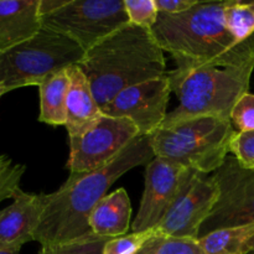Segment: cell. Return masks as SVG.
<instances>
[{"instance_id":"1","label":"cell","mask_w":254,"mask_h":254,"mask_svg":"<svg viewBox=\"0 0 254 254\" xmlns=\"http://www.w3.org/2000/svg\"><path fill=\"white\" fill-rule=\"evenodd\" d=\"M155 158L150 135L134 139L118 156L102 168L71 174L55 192L46 195V205L34 241L40 245L67 242L91 232L88 218L114 183L135 166L148 165Z\"/></svg>"},{"instance_id":"2","label":"cell","mask_w":254,"mask_h":254,"mask_svg":"<svg viewBox=\"0 0 254 254\" xmlns=\"http://www.w3.org/2000/svg\"><path fill=\"white\" fill-rule=\"evenodd\" d=\"M77 66L101 109L126 88L168 73L164 51L151 30L130 22L87 50Z\"/></svg>"},{"instance_id":"3","label":"cell","mask_w":254,"mask_h":254,"mask_svg":"<svg viewBox=\"0 0 254 254\" xmlns=\"http://www.w3.org/2000/svg\"><path fill=\"white\" fill-rule=\"evenodd\" d=\"M226 1H198L181 14H159L151 34L178 68L237 67V46L225 24Z\"/></svg>"},{"instance_id":"4","label":"cell","mask_w":254,"mask_h":254,"mask_svg":"<svg viewBox=\"0 0 254 254\" xmlns=\"http://www.w3.org/2000/svg\"><path fill=\"white\" fill-rule=\"evenodd\" d=\"M253 69L254 62H250L237 67H176L168 72L171 92L180 103L168 113L160 129L201 117L231 121L236 104L250 93Z\"/></svg>"},{"instance_id":"5","label":"cell","mask_w":254,"mask_h":254,"mask_svg":"<svg viewBox=\"0 0 254 254\" xmlns=\"http://www.w3.org/2000/svg\"><path fill=\"white\" fill-rule=\"evenodd\" d=\"M236 133L231 121L201 117L159 129L150 143L155 158L210 175L225 163Z\"/></svg>"},{"instance_id":"6","label":"cell","mask_w":254,"mask_h":254,"mask_svg":"<svg viewBox=\"0 0 254 254\" xmlns=\"http://www.w3.org/2000/svg\"><path fill=\"white\" fill-rule=\"evenodd\" d=\"M84 54L69 37L41 27L31 39L0 52V83L10 91L39 87L50 74L79 64Z\"/></svg>"},{"instance_id":"7","label":"cell","mask_w":254,"mask_h":254,"mask_svg":"<svg viewBox=\"0 0 254 254\" xmlns=\"http://www.w3.org/2000/svg\"><path fill=\"white\" fill-rule=\"evenodd\" d=\"M127 24L124 0H68L41 17L42 27L69 37L84 51Z\"/></svg>"},{"instance_id":"8","label":"cell","mask_w":254,"mask_h":254,"mask_svg":"<svg viewBox=\"0 0 254 254\" xmlns=\"http://www.w3.org/2000/svg\"><path fill=\"white\" fill-rule=\"evenodd\" d=\"M213 176L220 193L212 211L201 226L198 238L222 228L254 223V169L247 168L235 156L228 155Z\"/></svg>"},{"instance_id":"9","label":"cell","mask_w":254,"mask_h":254,"mask_svg":"<svg viewBox=\"0 0 254 254\" xmlns=\"http://www.w3.org/2000/svg\"><path fill=\"white\" fill-rule=\"evenodd\" d=\"M197 171L154 158L146 165L145 186L133 232L153 231L189 190Z\"/></svg>"},{"instance_id":"10","label":"cell","mask_w":254,"mask_h":254,"mask_svg":"<svg viewBox=\"0 0 254 254\" xmlns=\"http://www.w3.org/2000/svg\"><path fill=\"white\" fill-rule=\"evenodd\" d=\"M139 136L130 121L103 114L91 129L69 139L67 169L71 174H84L102 168Z\"/></svg>"},{"instance_id":"11","label":"cell","mask_w":254,"mask_h":254,"mask_svg":"<svg viewBox=\"0 0 254 254\" xmlns=\"http://www.w3.org/2000/svg\"><path fill=\"white\" fill-rule=\"evenodd\" d=\"M170 93V81L166 73L126 88L102 109V113L130 121L140 136L151 135L160 129L168 116Z\"/></svg>"},{"instance_id":"12","label":"cell","mask_w":254,"mask_h":254,"mask_svg":"<svg viewBox=\"0 0 254 254\" xmlns=\"http://www.w3.org/2000/svg\"><path fill=\"white\" fill-rule=\"evenodd\" d=\"M218 193L220 189L213 174L198 173L189 190L153 231L171 237L197 240L201 226L212 211Z\"/></svg>"},{"instance_id":"13","label":"cell","mask_w":254,"mask_h":254,"mask_svg":"<svg viewBox=\"0 0 254 254\" xmlns=\"http://www.w3.org/2000/svg\"><path fill=\"white\" fill-rule=\"evenodd\" d=\"M12 203L0 211V250L19 251L35 238L46 205L45 193L25 192L12 196Z\"/></svg>"},{"instance_id":"14","label":"cell","mask_w":254,"mask_h":254,"mask_svg":"<svg viewBox=\"0 0 254 254\" xmlns=\"http://www.w3.org/2000/svg\"><path fill=\"white\" fill-rule=\"evenodd\" d=\"M40 0H0V52L6 51L41 30Z\"/></svg>"},{"instance_id":"15","label":"cell","mask_w":254,"mask_h":254,"mask_svg":"<svg viewBox=\"0 0 254 254\" xmlns=\"http://www.w3.org/2000/svg\"><path fill=\"white\" fill-rule=\"evenodd\" d=\"M68 94L66 102V129L68 139L82 135L103 116L89 82L78 66L69 67Z\"/></svg>"},{"instance_id":"16","label":"cell","mask_w":254,"mask_h":254,"mask_svg":"<svg viewBox=\"0 0 254 254\" xmlns=\"http://www.w3.org/2000/svg\"><path fill=\"white\" fill-rule=\"evenodd\" d=\"M131 205L123 188L104 196L96 205L88 218L92 233L101 237H121L128 233Z\"/></svg>"},{"instance_id":"17","label":"cell","mask_w":254,"mask_h":254,"mask_svg":"<svg viewBox=\"0 0 254 254\" xmlns=\"http://www.w3.org/2000/svg\"><path fill=\"white\" fill-rule=\"evenodd\" d=\"M71 76L69 67L55 72L39 86V121L49 126H66V102Z\"/></svg>"},{"instance_id":"18","label":"cell","mask_w":254,"mask_h":254,"mask_svg":"<svg viewBox=\"0 0 254 254\" xmlns=\"http://www.w3.org/2000/svg\"><path fill=\"white\" fill-rule=\"evenodd\" d=\"M197 241L205 254H251L254 223L213 231Z\"/></svg>"},{"instance_id":"19","label":"cell","mask_w":254,"mask_h":254,"mask_svg":"<svg viewBox=\"0 0 254 254\" xmlns=\"http://www.w3.org/2000/svg\"><path fill=\"white\" fill-rule=\"evenodd\" d=\"M223 15L226 27L237 45L254 32V1L227 0Z\"/></svg>"},{"instance_id":"20","label":"cell","mask_w":254,"mask_h":254,"mask_svg":"<svg viewBox=\"0 0 254 254\" xmlns=\"http://www.w3.org/2000/svg\"><path fill=\"white\" fill-rule=\"evenodd\" d=\"M135 254H205L197 240L161 235L154 231L153 236Z\"/></svg>"},{"instance_id":"21","label":"cell","mask_w":254,"mask_h":254,"mask_svg":"<svg viewBox=\"0 0 254 254\" xmlns=\"http://www.w3.org/2000/svg\"><path fill=\"white\" fill-rule=\"evenodd\" d=\"M108 240V237L89 232L67 242L41 246L39 254H103L104 245Z\"/></svg>"},{"instance_id":"22","label":"cell","mask_w":254,"mask_h":254,"mask_svg":"<svg viewBox=\"0 0 254 254\" xmlns=\"http://www.w3.org/2000/svg\"><path fill=\"white\" fill-rule=\"evenodd\" d=\"M126 12L130 24L151 30L158 20L155 0H124Z\"/></svg>"},{"instance_id":"23","label":"cell","mask_w":254,"mask_h":254,"mask_svg":"<svg viewBox=\"0 0 254 254\" xmlns=\"http://www.w3.org/2000/svg\"><path fill=\"white\" fill-rule=\"evenodd\" d=\"M153 233L154 231H145L109 238L104 245L103 254H135L153 236Z\"/></svg>"},{"instance_id":"24","label":"cell","mask_w":254,"mask_h":254,"mask_svg":"<svg viewBox=\"0 0 254 254\" xmlns=\"http://www.w3.org/2000/svg\"><path fill=\"white\" fill-rule=\"evenodd\" d=\"M231 122L237 131L254 130V94L247 93L233 108Z\"/></svg>"},{"instance_id":"25","label":"cell","mask_w":254,"mask_h":254,"mask_svg":"<svg viewBox=\"0 0 254 254\" xmlns=\"http://www.w3.org/2000/svg\"><path fill=\"white\" fill-rule=\"evenodd\" d=\"M230 151L245 166L254 163V130L237 131L231 141Z\"/></svg>"},{"instance_id":"26","label":"cell","mask_w":254,"mask_h":254,"mask_svg":"<svg viewBox=\"0 0 254 254\" xmlns=\"http://www.w3.org/2000/svg\"><path fill=\"white\" fill-rule=\"evenodd\" d=\"M25 173L24 165H12L6 175L0 181V202L6 198H12L20 189V180Z\"/></svg>"},{"instance_id":"27","label":"cell","mask_w":254,"mask_h":254,"mask_svg":"<svg viewBox=\"0 0 254 254\" xmlns=\"http://www.w3.org/2000/svg\"><path fill=\"white\" fill-rule=\"evenodd\" d=\"M197 0H155L159 14L176 15L185 12L197 5Z\"/></svg>"},{"instance_id":"28","label":"cell","mask_w":254,"mask_h":254,"mask_svg":"<svg viewBox=\"0 0 254 254\" xmlns=\"http://www.w3.org/2000/svg\"><path fill=\"white\" fill-rule=\"evenodd\" d=\"M233 54H235L236 60H237L238 66H243V64H250V62H254V32L247 40L238 44L233 49Z\"/></svg>"},{"instance_id":"29","label":"cell","mask_w":254,"mask_h":254,"mask_svg":"<svg viewBox=\"0 0 254 254\" xmlns=\"http://www.w3.org/2000/svg\"><path fill=\"white\" fill-rule=\"evenodd\" d=\"M68 0H40V15L45 16V15L52 14V12L57 11L59 9H61L62 6L67 4Z\"/></svg>"},{"instance_id":"30","label":"cell","mask_w":254,"mask_h":254,"mask_svg":"<svg viewBox=\"0 0 254 254\" xmlns=\"http://www.w3.org/2000/svg\"><path fill=\"white\" fill-rule=\"evenodd\" d=\"M11 160L9 158L4 155H0V181L2 180L6 173L9 171V169L11 168Z\"/></svg>"},{"instance_id":"31","label":"cell","mask_w":254,"mask_h":254,"mask_svg":"<svg viewBox=\"0 0 254 254\" xmlns=\"http://www.w3.org/2000/svg\"><path fill=\"white\" fill-rule=\"evenodd\" d=\"M7 92H10V89L7 88V87H5L2 83H0V97L4 96V94L7 93Z\"/></svg>"},{"instance_id":"32","label":"cell","mask_w":254,"mask_h":254,"mask_svg":"<svg viewBox=\"0 0 254 254\" xmlns=\"http://www.w3.org/2000/svg\"><path fill=\"white\" fill-rule=\"evenodd\" d=\"M19 251H6V250H0V254H19Z\"/></svg>"},{"instance_id":"33","label":"cell","mask_w":254,"mask_h":254,"mask_svg":"<svg viewBox=\"0 0 254 254\" xmlns=\"http://www.w3.org/2000/svg\"><path fill=\"white\" fill-rule=\"evenodd\" d=\"M247 168H251V169H254V163H252V164H251V165H248V166H247Z\"/></svg>"},{"instance_id":"34","label":"cell","mask_w":254,"mask_h":254,"mask_svg":"<svg viewBox=\"0 0 254 254\" xmlns=\"http://www.w3.org/2000/svg\"><path fill=\"white\" fill-rule=\"evenodd\" d=\"M251 254H254V243H253V247H252V251H251Z\"/></svg>"}]
</instances>
